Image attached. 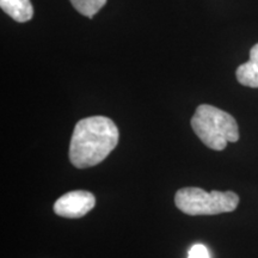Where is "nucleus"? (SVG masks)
I'll list each match as a JSON object with an SVG mask.
<instances>
[{"instance_id":"1","label":"nucleus","mask_w":258,"mask_h":258,"mask_svg":"<svg viewBox=\"0 0 258 258\" xmlns=\"http://www.w3.org/2000/svg\"><path fill=\"white\" fill-rule=\"evenodd\" d=\"M120 134L115 122L105 116H91L74 127L70 144V160L78 169L102 163L117 146Z\"/></svg>"},{"instance_id":"2","label":"nucleus","mask_w":258,"mask_h":258,"mask_svg":"<svg viewBox=\"0 0 258 258\" xmlns=\"http://www.w3.org/2000/svg\"><path fill=\"white\" fill-rule=\"evenodd\" d=\"M191 127L200 140L214 151L225 150L228 143L239 140L237 121L217 106L199 105L191 118Z\"/></svg>"},{"instance_id":"3","label":"nucleus","mask_w":258,"mask_h":258,"mask_svg":"<svg viewBox=\"0 0 258 258\" xmlns=\"http://www.w3.org/2000/svg\"><path fill=\"white\" fill-rule=\"evenodd\" d=\"M239 196L233 191H206L188 186L176 192V207L188 215H217L233 212L238 207Z\"/></svg>"},{"instance_id":"4","label":"nucleus","mask_w":258,"mask_h":258,"mask_svg":"<svg viewBox=\"0 0 258 258\" xmlns=\"http://www.w3.org/2000/svg\"><path fill=\"white\" fill-rule=\"evenodd\" d=\"M96 205L92 192L85 190H74L61 196L54 203V212L59 217L78 219L86 215Z\"/></svg>"},{"instance_id":"5","label":"nucleus","mask_w":258,"mask_h":258,"mask_svg":"<svg viewBox=\"0 0 258 258\" xmlns=\"http://www.w3.org/2000/svg\"><path fill=\"white\" fill-rule=\"evenodd\" d=\"M237 80L247 88H258V43L251 48L250 60L240 64L235 72Z\"/></svg>"},{"instance_id":"6","label":"nucleus","mask_w":258,"mask_h":258,"mask_svg":"<svg viewBox=\"0 0 258 258\" xmlns=\"http://www.w3.org/2000/svg\"><path fill=\"white\" fill-rule=\"evenodd\" d=\"M0 8L19 23L29 22L34 16V8L30 0H0Z\"/></svg>"},{"instance_id":"7","label":"nucleus","mask_w":258,"mask_h":258,"mask_svg":"<svg viewBox=\"0 0 258 258\" xmlns=\"http://www.w3.org/2000/svg\"><path fill=\"white\" fill-rule=\"evenodd\" d=\"M73 8L85 17L92 18L106 4V0H70Z\"/></svg>"},{"instance_id":"8","label":"nucleus","mask_w":258,"mask_h":258,"mask_svg":"<svg viewBox=\"0 0 258 258\" xmlns=\"http://www.w3.org/2000/svg\"><path fill=\"white\" fill-rule=\"evenodd\" d=\"M188 258H209V252L205 245L196 244L190 249Z\"/></svg>"}]
</instances>
